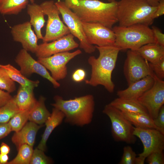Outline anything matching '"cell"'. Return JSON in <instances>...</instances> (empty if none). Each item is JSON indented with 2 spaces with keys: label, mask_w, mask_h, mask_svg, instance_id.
Here are the masks:
<instances>
[{
  "label": "cell",
  "mask_w": 164,
  "mask_h": 164,
  "mask_svg": "<svg viewBox=\"0 0 164 164\" xmlns=\"http://www.w3.org/2000/svg\"><path fill=\"white\" fill-rule=\"evenodd\" d=\"M95 46L99 56L97 58L94 56L89 57L88 62L91 67V74L90 79L85 80V83L93 87L102 85L109 92L112 93L115 85L112 80V74L121 50L114 44Z\"/></svg>",
  "instance_id": "1"
},
{
  "label": "cell",
  "mask_w": 164,
  "mask_h": 164,
  "mask_svg": "<svg viewBox=\"0 0 164 164\" xmlns=\"http://www.w3.org/2000/svg\"><path fill=\"white\" fill-rule=\"evenodd\" d=\"M118 2L99 0H73L69 8L82 22L97 23L112 29L118 22Z\"/></svg>",
  "instance_id": "2"
},
{
  "label": "cell",
  "mask_w": 164,
  "mask_h": 164,
  "mask_svg": "<svg viewBox=\"0 0 164 164\" xmlns=\"http://www.w3.org/2000/svg\"><path fill=\"white\" fill-rule=\"evenodd\" d=\"M54 100L55 102L51 105L63 113L66 123L82 127L92 121L95 108L93 95L87 94L67 100L56 95Z\"/></svg>",
  "instance_id": "3"
},
{
  "label": "cell",
  "mask_w": 164,
  "mask_h": 164,
  "mask_svg": "<svg viewBox=\"0 0 164 164\" xmlns=\"http://www.w3.org/2000/svg\"><path fill=\"white\" fill-rule=\"evenodd\" d=\"M157 7L145 0H121L118 2L117 11L119 26L142 24L149 26L153 23Z\"/></svg>",
  "instance_id": "4"
},
{
  "label": "cell",
  "mask_w": 164,
  "mask_h": 164,
  "mask_svg": "<svg viewBox=\"0 0 164 164\" xmlns=\"http://www.w3.org/2000/svg\"><path fill=\"white\" fill-rule=\"evenodd\" d=\"M112 29L115 35L114 44L121 50L129 49L136 51L146 44L155 43L151 28L146 25L116 26Z\"/></svg>",
  "instance_id": "5"
},
{
  "label": "cell",
  "mask_w": 164,
  "mask_h": 164,
  "mask_svg": "<svg viewBox=\"0 0 164 164\" xmlns=\"http://www.w3.org/2000/svg\"><path fill=\"white\" fill-rule=\"evenodd\" d=\"M102 112L110 120L111 134L115 141L130 144L135 143L137 139L133 134L134 127L121 111L108 104L105 106Z\"/></svg>",
  "instance_id": "6"
},
{
  "label": "cell",
  "mask_w": 164,
  "mask_h": 164,
  "mask_svg": "<svg viewBox=\"0 0 164 164\" xmlns=\"http://www.w3.org/2000/svg\"><path fill=\"white\" fill-rule=\"evenodd\" d=\"M40 5L45 15L47 16L43 42H51L70 33L67 27L61 20L60 12L53 1H46Z\"/></svg>",
  "instance_id": "7"
},
{
  "label": "cell",
  "mask_w": 164,
  "mask_h": 164,
  "mask_svg": "<svg viewBox=\"0 0 164 164\" xmlns=\"http://www.w3.org/2000/svg\"><path fill=\"white\" fill-rule=\"evenodd\" d=\"M55 4L70 33L79 40L80 48L87 53L94 52L96 49L95 46L90 44L88 42L84 30L82 22L79 18L66 5L64 1L58 0L55 2Z\"/></svg>",
  "instance_id": "8"
},
{
  "label": "cell",
  "mask_w": 164,
  "mask_h": 164,
  "mask_svg": "<svg viewBox=\"0 0 164 164\" xmlns=\"http://www.w3.org/2000/svg\"><path fill=\"white\" fill-rule=\"evenodd\" d=\"M133 134L139 138L143 146V152L136 157L135 164H144L146 157L152 152L163 151L164 134L158 130L134 127Z\"/></svg>",
  "instance_id": "9"
},
{
  "label": "cell",
  "mask_w": 164,
  "mask_h": 164,
  "mask_svg": "<svg viewBox=\"0 0 164 164\" xmlns=\"http://www.w3.org/2000/svg\"><path fill=\"white\" fill-rule=\"evenodd\" d=\"M123 72L128 85L147 76L152 71L149 63L136 51L129 50L123 67Z\"/></svg>",
  "instance_id": "10"
},
{
  "label": "cell",
  "mask_w": 164,
  "mask_h": 164,
  "mask_svg": "<svg viewBox=\"0 0 164 164\" xmlns=\"http://www.w3.org/2000/svg\"><path fill=\"white\" fill-rule=\"evenodd\" d=\"M154 83L152 87L138 99L146 109L153 120L157 115L164 104V81L158 78L152 72Z\"/></svg>",
  "instance_id": "11"
},
{
  "label": "cell",
  "mask_w": 164,
  "mask_h": 164,
  "mask_svg": "<svg viewBox=\"0 0 164 164\" xmlns=\"http://www.w3.org/2000/svg\"><path fill=\"white\" fill-rule=\"evenodd\" d=\"M81 53V51L78 49L72 52H61L49 57L38 58L37 60L50 72L52 77L57 81L66 77L67 74V64Z\"/></svg>",
  "instance_id": "12"
},
{
  "label": "cell",
  "mask_w": 164,
  "mask_h": 164,
  "mask_svg": "<svg viewBox=\"0 0 164 164\" xmlns=\"http://www.w3.org/2000/svg\"><path fill=\"white\" fill-rule=\"evenodd\" d=\"M15 60L20 67V72L26 77L36 73L48 80L55 88L60 86V84L53 79L45 67L35 60L26 50H21Z\"/></svg>",
  "instance_id": "13"
},
{
  "label": "cell",
  "mask_w": 164,
  "mask_h": 164,
  "mask_svg": "<svg viewBox=\"0 0 164 164\" xmlns=\"http://www.w3.org/2000/svg\"><path fill=\"white\" fill-rule=\"evenodd\" d=\"M84 30L89 43L101 46L114 44L115 37L112 29L97 23L82 22Z\"/></svg>",
  "instance_id": "14"
},
{
  "label": "cell",
  "mask_w": 164,
  "mask_h": 164,
  "mask_svg": "<svg viewBox=\"0 0 164 164\" xmlns=\"http://www.w3.org/2000/svg\"><path fill=\"white\" fill-rule=\"evenodd\" d=\"M71 33L50 43L43 42L38 45L35 53L38 58L46 57L60 53L68 52L77 48L79 44Z\"/></svg>",
  "instance_id": "15"
},
{
  "label": "cell",
  "mask_w": 164,
  "mask_h": 164,
  "mask_svg": "<svg viewBox=\"0 0 164 164\" xmlns=\"http://www.w3.org/2000/svg\"><path fill=\"white\" fill-rule=\"evenodd\" d=\"M11 33L13 40L20 43L23 49L32 53H36L38 39L29 21L14 26L11 28Z\"/></svg>",
  "instance_id": "16"
},
{
  "label": "cell",
  "mask_w": 164,
  "mask_h": 164,
  "mask_svg": "<svg viewBox=\"0 0 164 164\" xmlns=\"http://www.w3.org/2000/svg\"><path fill=\"white\" fill-rule=\"evenodd\" d=\"M154 83V79L152 73L151 75L128 85L126 89L118 91L117 95L119 97L138 99L152 87Z\"/></svg>",
  "instance_id": "17"
},
{
  "label": "cell",
  "mask_w": 164,
  "mask_h": 164,
  "mask_svg": "<svg viewBox=\"0 0 164 164\" xmlns=\"http://www.w3.org/2000/svg\"><path fill=\"white\" fill-rule=\"evenodd\" d=\"M42 126L29 121L27 122L20 130L15 132L11 140L17 149L24 144L33 147L37 133Z\"/></svg>",
  "instance_id": "18"
},
{
  "label": "cell",
  "mask_w": 164,
  "mask_h": 164,
  "mask_svg": "<svg viewBox=\"0 0 164 164\" xmlns=\"http://www.w3.org/2000/svg\"><path fill=\"white\" fill-rule=\"evenodd\" d=\"M64 118L63 113L57 109L53 108L52 113L45 123L46 128L41 140L37 148L45 152L46 143L51 133L56 127L60 125Z\"/></svg>",
  "instance_id": "19"
},
{
  "label": "cell",
  "mask_w": 164,
  "mask_h": 164,
  "mask_svg": "<svg viewBox=\"0 0 164 164\" xmlns=\"http://www.w3.org/2000/svg\"><path fill=\"white\" fill-rule=\"evenodd\" d=\"M26 8L27 13L30 19L29 22L33 26L38 39L43 40V36L41 29L45 22L43 9L40 5L35 3L29 4Z\"/></svg>",
  "instance_id": "20"
},
{
  "label": "cell",
  "mask_w": 164,
  "mask_h": 164,
  "mask_svg": "<svg viewBox=\"0 0 164 164\" xmlns=\"http://www.w3.org/2000/svg\"><path fill=\"white\" fill-rule=\"evenodd\" d=\"M109 104L122 112L148 114L146 109L137 99L118 97Z\"/></svg>",
  "instance_id": "21"
},
{
  "label": "cell",
  "mask_w": 164,
  "mask_h": 164,
  "mask_svg": "<svg viewBox=\"0 0 164 164\" xmlns=\"http://www.w3.org/2000/svg\"><path fill=\"white\" fill-rule=\"evenodd\" d=\"M136 51L145 60L151 63H156L164 57V46L155 43L146 44Z\"/></svg>",
  "instance_id": "22"
},
{
  "label": "cell",
  "mask_w": 164,
  "mask_h": 164,
  "mask_svg": "<svg viewBox=\"0 0 164 164\" xmlns=\"http://www.w3.org/2000/svg\"><path fill=\"white\" fill-rule=\"evenodd\" d=\"M33 90L20 85L17 94L14 97L20 110L29 111L36 102L37 100L34 95Z\"/></svg>",
  "instance_id": "23"
},
{
  "label": "cell",
  "mask_w": 164,
  "mask_h": 164,
  "mask_svg": "<svg viewBox=\"0 0 164 164\" xmlns=\"http://www.w3.org/2000/svg\"><path fill=\"white\" fill-rule=\"evenodd\" d=\"M46 98L40 97L33 107L29 110V120L39 125H43L51 114L45 104Z\"/></svg>",
  "instance_id": "24"
},
{
  "label": "cell",
  "mask_w": 164,
  "mask_h": 164,
  "mask_svg": "<svg viewBox=\"0 0 164 164\" xmlns=\"http://www.w3.org/2000/svg\"><path fill=\"white\" fill-rule=\"evenodd\" d=\"M0 65L12 80L18 83L20 86L33 89L38 86L39 81L32 80L28 79L21 73L20 70L12 65L8 64Z\"/></svg>",
  "instance_id": "25"
},
{
  "label": "cell",
  "mask_w": 164,
  "mask_h": 164,
  "mask_svg": "<svg viewBox=\"0 0 164 164\" xmlns=\"http://www.w3.org/2000/svg\"><path fill=\"white\" fill-rule=\"evenodd\" d=\"M29 1L35 0H0V13L3 15H16L27 7Z\"/></svg>",
  "instance_id": "26"
},
{
  "label": "cell",
  "mask_w": 164,
  "mask_h": 164,
  "mask_svg": "<svg viewBox=\"0 0 164 164\" xmlns=\"http://www.w3.org/2000/svg\"><path fill=\"white\" fill-rule=\"evenodd\" d=\"M122 112L125 118L135 128L142 129H155L158 130L154 124L153 120L148 114Z\"/></svg>",
  "instance_id": "27"
},
{
  "label": "cell",
  "mask_w": 164,
  "mask_h": 164,
  "mask_svg": "<svg viewBox=\"0 0 164 164\" xmlns=\"http://www.w3.org/2000/svg\"><path fill=\"white\" fill-rule=\"evenodd\" d=\"M33 147L27 144L21 145L17 149L18 154L7 164H29L33 151Z\"/></svg>",
  "instance_id": "28"
},
{
  "label": "cell",
  "mask_w": 164,
  "mask_h": 164,
  "mask_svg": "<svg viewBox=\"0 0 164 164\" xmlns=\"http://www.w3.org/2000/svg\"><path fill=\"white\" fill-rule=\"evenodd\" d=\"M29 110H20L10 119L8 123L12 131L20 130L29 120Z\"/></svg>",
  "instance_id": "29"
},
{
  "label": "cell",
  "mask_w": 164,
  "mask_h": 164,
  "mask_svg": "<svg viewBox=\"0 0 164 164\" xmlns=\"http://www.w3.org/2000/svg\"><path fill=\"white\" fill-rule=\"evenodd\" d=\"M19 111L13 97L6 104L0 107V123L8 122L11 118Z\"/></svg>",
  "instance_id": "30"
},
{
  "label": "cell",
  "mask_w": 164,
  "mask_h": 164,
  "mask_svg": "<svg viewBox=\"0 0 164 164\" xmlns=\"http://www.w3.org/2000/svg\"><path fill=\"white\" fill-rule=\"evenodd\" d=\"M0 89L9 93L14 92L16 87L15 82L0 65Z\"/></svg>",
  "instance_id": "31"
},
{
  "label": "cell",
  "mask_w": 164,
  "mask_h": 164,
  "mask_svg": "<svg viewBox=\"0 0 164 164\" xmlns=\"http://www.w3.org/2000/svg\"><path fill=\"white\" fill-rule=\"evenodd\" d=\"M45 152L37 148L33 150L30 164H49L52 162L51 159L44 153Z\"/></svg>",
  "instance_id": "32"
},
{
  "label": "cell",
  "mask_w": 164,
  "mask_h": 164,
  "mask_svg": "<svg viewBox=\"0 0 164 164\" xmlns=\"http://www.w3.org/2000/svg\"><path fill=\"white\" fill-rule=\"evenodd\" d=\"M137 155L129 146H125L119 164H135Z\"/></svg>",
  "instance_id": "33"
},
{
  "label": "cell",
  "mask_w": 164,
  "mask_h": 164,
  "mask_svg": "<svg viewBox=\"0 0 164 164\" xmlns=\"http://www.w3.org/2000/svg\"><path fill=\"white\" fill-rule=\"evenodd\" d=\"M149 63L150 69L155 76L159 79L164 80V57L156 63Z\"/></svg>",
  "instance_id": "34"
},
{
  "label": "cell",
  "mask_w": 164,
  "mask_h": 164,
  "mask_svg": "<svg viewBox=\"0 0 164 164\" xmlns=\"http://www.w3.org/2000/svg\"><path fill=\"white\" fill-rule=\"evenodd\" d=\"M149 164H164V155L163 151H157L150 153L146 157Z\"/></svg>",
  "instance_id": "35"
},
{
  "label": "cell",
  "mask_w": 164,
  "mask_h": 164,
  "mask_svg": "<svg viewBox=\"0 0 164 164\" xmlns=\"http://www.w3.org/2000/svg\"><path fill=\"white\" fill-rule=\"evenodd\" d=\"M154 124L158 130L164 134V106L161 108L158 115L153 119Z\"/></svg>",
  "instance_id": "36"
},
{
  "label": "cell",
  "mask_w": 164,
  "mask_h": 164,
  "mask_svg": "<svg viewBox=\"0 0 164 164\" xmlns=\"http://www.w3.org/2000/svg\"><path fill=\"white\" fill-rule=\"evenodd\" d=\"M152 31L153 32L155 43L161 46H164V34L162 31L155 26H152Z\"/></svg>",
  "instance_id": "37"
},
{
  "label": "cell",
  "mask_w": 164,
  "mask_h": 164,
  "mask_svg": "<svg viewBox=\"0 0 164 164\" xmlns=\"http://www.w3.org/2000/svg\"><path fill=\"white\" fill-rule=\"evenodd\" d=\"M86 72L82 69L75 70L72 75V79L75 82H80L84 80L86 77Z\"/></svg>",
  "instance_id": "38"
},
{
  "label": "cell",
  "mask_w": 164,
  "mask_h": 164,
  "mask_svg": "<svg viewBox=\"0 0 164 164\" xmlns=\"http://www.w3.org/2000/svg\"><path fill=\"white\" fill-rule=\"evenodd\" d=\"M11 131L8 122L0 123V140L7 136Z\"/></svg>",
  "instance_id": "39"
},
{
  "label": "cell",
  "mask_w": 164,
  "mask_h": 164,
  "mask_svg": "<svg viewBox=\"0 0 164 164\" xmlns=\"http://www.w3.org/2000/svg\"><path fill=\"white\" fill-rule=\"evenodd\" d=\"M12 98L10 93L0 89V107L6 104Z\"/></svg>",
  "instance_id": "40"
},
{
  "label": "cell",
  "mask_w": 164,
  "mask_h": 164,
  "mask_svg": "<svg viewBox=\"0 0 164 164\" xmlns=\"http://www.w3.org/2000/svg\"><path fill=\"white\" fill-rule=\"evenodd\" d=\"M164 14V0H160L157 6V9L154 14L153 18L155 19Z\"/></svg>",
  "instance_id": "41"
},
{
  "label": "cell",
  "mask_w": 164,
  "mask_h": 164,
  "mask_svg": "<svg viewBox=\"0 0 164 164\" xmlns=\"http://www.w3.org/2000/svg\"><path fill=\"white\" fill-rule=\"evenodd\" d=\"M10 151V148L5 143L2 142L0 146V152L4 154H8Z\"/></svg>",
  "instance_id": "42"
},
{
  "label": "cell",
  "mask_w": 164,
  "mask_h": 164,
  "mask_svg": "<svg viewBox=\"0 0 164 164\" xmlns=\"http://www.w3.org/2000/svg\"><path fill=\"white\" fill-rule=\"evenodd\" d=\"M9 160L8 154H3L0 152V164H7Z\"/></svg>",
  "instance_id": "43"
},
{
  "label": "cell",
  "mask_w": 164,
  "mask_h": 164,
  "mask_svg": "<svg viewBox=\"0 0 164 164\" xmlns=\"http://www.w3.org/2000/svg\"><path fill=\"white\" fill-rule=\"evenodd\" d=\"M151 5L157 7L158 5L160 0H145Z\"/></svg>",
  "instance_id": "44"
},
{
  "label": "cell",
  "mask_w": 164,
  "mask_h": 164,
  "mask_svg": "<svg viewBox=\"0 0 164 164\" xmlns=\"http://www.w3.org/2000/svg\"><path fill=\"white\" fill-rule=\"evenodd\" d=\"M73 0H65L64 2L66 5L69 8L72 5Z\"/></svg>",
  "instance_id": "45"
},
{
  "label": "cell",
  "mask_w": 164,
  "mask_h": 164,
  "mask_svg": "<svg viewBox=\"0 0 164 164\" xmlns=\"http://www.w3.org/2000/svg\"><path fill=\"white\" fill-rule=\"evenodd\" d=\"M107 0L109 2H113L115 1V0Z\"/></svg>",
  "instance_id": "46"
}]
</instances>
